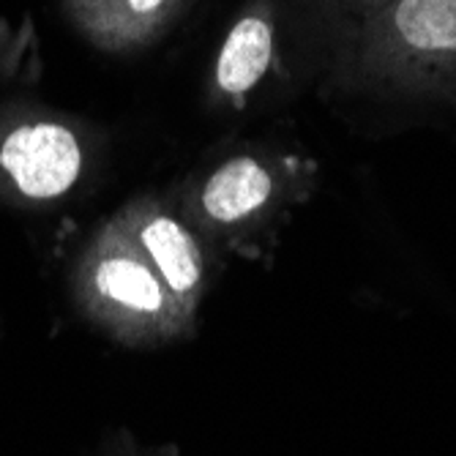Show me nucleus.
Returning <instances> with one entry per match:
<instances>
[{
    "label": "nucleus",
    "instance_id": "7",
    "mask_svg": "<svg viewBox=\"0 0 456 456\" xmlns=\"http://www.w3.org/2000/svg\"><path fill=\"white\" fill-rule=\"evenodd\" d=\"M186 0H77L88 33L110 50L148 45L167 30Z\"/></svg>",
    "mask_w": 456,
    "mask_h": 456
},
{
    "label": "nucleus",
    "instance_id": "6",
    "mask_svg": "<svg viewBox=\"0 0 456 456\" xmlns=\"http://www.w3.org/2000/svg\"><path fill=\"white\" fill-rule=\"evenodd\" d=\"M276 55V20L268 0L248 6L230 28L214 63V91L222 102L243 104L265 74Z\"/></svg>",
    "mask_w": 456,
    "mask_h": 456
},
{
    "label": "nucleus",
    "instance_id": "2",
    "mask_svg": "<svg viewBox=\"0 0 456 456\" xmlns=\"http://www.w3.org/2000/svg\"><path fill=\"white\" fill-rule=\"evenodd\" d=\"M0 167L25 197L55 200L77 183L82 148L63 123H22L0 145Z\"/></svg>",
    "mask_w": 456,
    "mask_h": 456
},
{
    "label": "nucleus",
    "instance_id": "3",
    "mask_svg": "<svg viewBox=\"0 0 456 456\" xmlns=\"http://www.w3.org/2000/svg\"><path fill=\"white\" fill-rule=\"evenodd\" d=\"M94 252V293L120 314L132 320L159 322L178 306L175 296L153 271V265L142 257V252L126 235V230L120 227V222L99 238Z\"/></svg>",
    "mask_w": 456,
    "mask_h": 456
},
{
    "label": "nucleus",
    "instance_id": "5",
    "mask_svg": "<svg viewBox=\"0 0 456 456\" xmlns=\"http://www.w3.org/2000/svg\"><path fill=\"white\" fill-rule=\"evenodd\" d=\"M284 173L263 156L227 159L202 178L194 208L211 230H235L260 219L284 194Z\"/></svg>",
    "mask_w": 456,
    "mask_h": 456
},
{
    "label": "nucleus",
    "instance_id": "1",
    "mask_svg": "<svg viewBox=\"0 0 456 456\" xmlns=\"http://www.w3.org/2000/svg\"><path fill=\"white\" fill-rule=\"evenodd\" d=\"M363 86L410 94H456V0H388L361 14L347 55Z\"/></svg>",
    "mask_w": 456,
    "mask_h": 456
},
{
    "label": "nucleus",
    "instance_id": "4",
    "mask_svg": "<svg viewBox=\"0 0 456 456\" xmlns=\"http://www.w3.org/2000/svg\"><path fill=\"white\" fill-rule=\"evenodd\" d=\"M120 227L167 284L178 304H194L205 281V255L197 235L156 200L137 202Z\"/></svg>",
    "mask_w": 456,
    "mask_h": 456
},
{
    "label": "nucleus",
    "instance_id": "8",
    "mask_svg": "<svg viewBox=\"0 0 456 456\" xmlns=\"http://www.w3.org/2000/svg\"><path fill=\"white\" fill-rule=\"evenodd\" d=\"M339 4H345L353 14H369V12H375L378 6L388 4V0H339Z\"/></svg>",
    "mask_w": 456,
    "mask_h": 456
}]
</instances>
